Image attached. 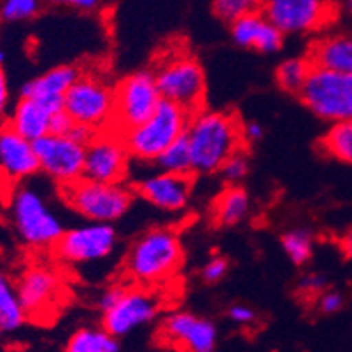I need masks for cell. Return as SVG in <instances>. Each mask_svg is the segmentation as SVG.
<instances>
[{
    "label": "cell",
    "mask_w": 352,
    "mask_h": 352,
    "mask_svg": "<svg viewBox=\"0 0 352 352\" xmlns=\"http://www.w3.org/2000/svg\"><path fill=\"white\" fill-rule=\"evenodd\" d=\"M186 139L195 174L219 172L226 160L244 151L245 146L242 124L235 114L204 107L191 114Z\"/></svg>",
    "instance_id": "6da1fadb"
},
{
    "label": "cell",
    "mask_w": 352,
    "mask_h": 352,
    "mask_svg": "<svg viewBox=\"0 0 352 352\" xmlns=\"http://www.w3.org/2000/svg\"><path fill=\"white\" fill-rule=\"evenodd\" d=\"M184 259L181 239L174 228L147 230L124 256V275L137 286H158L179 272Z\"/></svg>",
    "instance_id": "7a4b0ae2"
},
{
    "label": "cell",
    "mask_w": 352,
    "mask_h": 352,
    "mask_svg": "<svg viewBox=\"0 0 352 352\" xmlns=\"http://www.w3.org/2000/svg\"><path fill=\"white\" fill-rule=\"evenodd\" d=\"M8 217L21 244L51 249L65 228L46 198L28 184H12L8 197Z\"/></svg>",
    "instance_id": "3957f363"
},
{
    "label": "cell",
    "mask_w": 352,
    "mask_h": 352,
    "mask_svg": "<svg viewBox=\"0 0 352 352\" xmlns=\"http://www.w3.org/2000/svg\"><path fill=\"white\" fill-rule=\"evenodd\" d=\"M162 98L197 113L206 100V74L200 62L181 46L166 47L153 65Z\"/></svg>",
    "instance_id": "277c9868"
},
{
    "label": "cell",
    "mask_w": 352,
    "mask_h": 352,
    "mask_svg": "<svg viewBox=\"0 0 352 352\" xmlns=\"http://www.w3.org/2000/svg\"><path fill=\"white\" fill-rule=\"evenodd\" d=\"M190 118L186 109L162 98L151 116L128 128L121 135L132 158L155 163L166 147L186 133Z\"/></svg>",
    "instance_id": "5b68a950"
},
{
    "label": "cell",
    "mask_w": 352,
    "mask_h": 352,
    "mask_svg": "<svg viewBox=\"0 0 352 352\" xmlns=\"http://www.w3.org/2000/svg\"><path fill=\"white\" fill-rule=\"evenodd\" d=\"M60 197L74 212L97 223L121 219L133 204V193L123 182H100L86 177L62 184Z\"/></svg>",
    "instance_id": "8992f818"
},
{
    "label": "cell",
    "mask_w": 352,
    "mask_h": 352,
    "mask_svg": "<svg viewBox=\"0 0 352 352\" xmlns=\"http://www.w3.org/2000/svg\"><path fill=\"white\" fill-rule=\"evenodd\" d=\"M298 97L319 120H352V74L312 67Z\"/></svg>",
    "instance_id": "52a82bcc"
},
{
    "label": "cell",
    "mask_w": 352,
    "mask_h": 352,
    "mask_svg": "<svg viewBox=\"0 0 352 352\" xmlns=\"http://www.w3.org/2000/svg\"><path fill=\"white\" fill-rule=\"evenodd\" d=\"M63 111L74 123L100 132L113 126L114 86L98 74H81L63 98Z\"/></svg>",
    "instance_id": "ba28073f"
},
{
    "label": "cell",
    "mask_w": 352,
    "mask_h": 352,
    "mask_svg": "<svg viewBox=\"0 0 352 352\" xmlns=\"http://www.w3.org/2000/svg\"><path fill=\"white\" fill-rule=\"evenodd\" d=\"M118 233L113 223L88 221L86 225L65 230L51 248L54 258L67 265H91L113 254Z\"/></svg>",
    "instance_id": "9c48e42d"
},
{
    "label": "cell",
    "mask_w": 352,
    "mask_h": 352,
    "mask_svg": "<svg viewBox=\"0 0 352 352\" xmlns=\"http://www.w3.org/2000/svg\"><path fill=\"white\" fill-rule=\"evenodd\" d=\"M16 289L25 307L27 318L32 321H50L67 300V286L60 272L50 265L35 263L27 267Z\"/></svg>",
    "instance_id": "30bf717a"
},
{
    "label": "cell",
    "mask_w": 352,
    "mask_h": 352,
    "mask_svg": "<svg viewBox=\"0 0 352 352\" xmlns=\"http://www.w3.org/2000/svg\"><path fill=\"white\" fill-rule=\"evenodd\" d=\"M160 102L162 94L153 70L130 74L114 86V120L111 128L120 133L126 132L151 116Z\"/></svg>",
    "instance_id": "8fae6325"
},
{
    "label": "cell",
    "mask_w": 352,
    "mask_h": 352,
    "mask_svg": "<svg viewBox=\"0 0 352 352\" xmlns=\"http://www.w3.org/2000/svg\"><path fill=\"white\" fill-rule=\"evenodd\" d=\"M261 12L284 35H298L324 30L338 8L333 0H261Z\"/></svg>",
    "instance_id": "7c38bea8"
},
{
    "label": "cell",
    "mask_w": 352,
    "mask_h": 352,
    "mask_svg": "<svg viewBox=\"0 0 352 352\" xmlns=\"http://www.w3.org/2000/svg\"><path fill=\"white\" fill-rule=\"evenodd\" d=\"M130 151L123 135L114 128H105L86 144L82 177L100 182H123L130 166Z\"/></svg>",
    "instance_id": "4fadbf2b"
},
{
    "label": "cell",
    "mask_w": 352,
    "mask_h": 352,
    "mask_svg": "<svg viewBox=\"0 0 352 352\" xmlns=\"http://www.w3.org/2000/svg\"><path fill=\"white\" fill-rule=\"evenodd\" d=\"M35 153L39 160V170L47 177L62 184L78 181L85 174V144L63 133H46L34 140Z\"/></svg>",
    "instance_id": "5bb4252c"
},
{
    "label": "cell",
    "mask_w": 352,
    "mask_h": 352,
    "mask_svg": "<svg viewBox=\"0 0 352 352\" xmlns=\"http://www.w3.org/2000/svg\"><path fill=\"white\" fill-rule=\"evenodd\" d=\"M160 310V300L144 286L124 287L118 302L102 312V328L116 338L126 337L151 322Z\"/></svg>",
    "instance_id": "9a60e30c"
},
{
    "label": "cell",
    "mask_w": 352,
    "mask_h": 352,
    "mask_svg": "<svg viewBox=\"0 0 352 352\" xmlns=\"http://www.w3.org/2000/svg\"><path fill=\"white\" fill-rule=\"evenodd\" d=\"M158 340L163 347L210 352L216 349L217 329L209 319L198 318L191 312H175L162 322Z\"/></svg>",
    "instance_id": "2e32d148"
},
{
    "label": "cell",
    "mask_w": 352,
    "mask_h": 352,
    "mask_svg": "<svg viewBox=\"0 0 352 352\" xmlns=\"http://www.w3.org/2000/svg\"><path fill=\"white\" fill-rule=\"evenodd\" d=\"M39 172V160L32 140L12 130L0 126V175L9 186L23 182Z\"/></svg>",
    "instance_id": "e0dca14e"
},
{
    "label": "cell",
    "mask_w": 352,
    "mask_h": 352,
    "mask_svg": "<svg viewBox=\"0 0 352 352\" xmlns=\"http://www.w3.org/2000/svg\"><path fill=\"white\" fill-rule=\"evenodd\" d=\"M135 191L153 207L168 212L186 209L193 193V174L160 172L146 177L135 186Z\"/></svg>",
    "instance_id": "ac0fdd59"
},
{
    "label": "cell",
    "mask_w": 352,
    "mask_h": 352,
    "mask_svg": "<svg viewBox=\"0 0 352 352\" xmlns=\"http://www.w3.org/2000/svg\"><path fill=\"white\" fill-rule=\"evenodd\" d=\"M232 25V37L239 46L258 53H275L283 47L284 34L259 11L249 12Z\"/></svg>",
    "instance_id": "d6986e66"
},
{
    "label": "cell",
    "mask_w": 352,
    "mask_h": 352,
    "mask_svg": "<svg viewBox=\"0 0 352 352\" xmlns=\"http://www.w3.org/2000/svg\"><path fill=\"white\" fill-rule=\"evenodd\" d=\"M79 76H81V70L72 65L54 67L25 82L20 89V95L46 102L54 111H63L65 94Z\"/></svg>",
    "instance_id": "ffe728a7"
},
{
    "label": "cell",
    "mask_w": 352,
    "mask_h": 352,
    "mask_svg": "<svg viewBox=\"0 0 352 352\" xmlns=\"http://www.w3.org/2000/svg\"><path fill=\"white\" fill-rule=\"evenodd\" d=\"M56 113L60 111H54L46 102L32 97H20V100L12 107V113L9 114L6 124L34 142L46 133H51V121Z\"/></svg>",
    "instance_id": "44dd1931"
},
{
    "label": "cell",
    "mask_w": 352,
    "mask_h": 352,
    "mask_svg": "<svg viewBox=\"0 0 352 352\" xmlns=\"http://www.w3.org/2000/svg\"><path fill=\"white\" fill-rule=\"evenodd\" d=\"M310 65L352 74V34L338 32L314 41L307 53Z\"/></svg>",
    "instance_id": "7402d4cb"
},
{
    "label": "cell",
    "mask_w": 352,
    "mask_h": 352,
    "mask_svg": "<svg viewBox=\"0 0 352 352\" xmlns=\"http://www.w3.org/2000/svg\"><path fill=\"white\" fill-rule=\"evenodd\" d=\"M251 207L249 195L239 184H230L226 190L221 191L212 204V219L219 226L239 225L245 219Z\"/></svg>",
    "instance_id": "603a6c76"
},
{
    "label": "cell",
    "mask_w": 352,
    "mask_h": 352,
    "mask_svg": "<svg viewBox=\"0 0 352 352\" xmlns=\"http://www.w3.org/2000/svg\"><path fill=\"white\" fill-rule=\"evenodd\" d=\"M27 319L16 283L6 275H0V335L18 331Z\"/></svg>",
    "instance_id": "cb8c5ba5"
},
{
    "label": "cell",
    "mask_w": 352,
    "mask_h": 352,
    "mask_svg": "<svg viewBox=\"0 0 352 352\" xmlns=\"http://www.w3.org/2000/svg\"><path fill=\"white\" fill-rule=\"evenodd\" d=\"M319 149L329 158L352 166V120L331 123L328 132L319 140Z\"/></svg>",
    "instance_id": "d4e9b609"
},
{
    "label": "cell",
    "mask_w": 352,
    "mask_h": 352,
    "mask_svg": "<svg viewBox=\"0 0 352 352\" xmlns=\"http://www.w3.org/2000/svg\"><path fill=\"white\" fill-rule=\"evenodd\" d=\"M120 342L105 328H81L67 342L69 352H118Z\"/></svg>",
    "instance_id": "484cf974"
},
{
    "label": "cell",
    "mask_w": 352,
    "mask_h": 352,
    "mask_svg": "<svg viewBox=\"0 0 352 352\" xmlns=\"http://www.w3.org/2000/svg\"><path fill=\"white\" fill-rule=\"evenodd\" d=\"M156 165L163 172H174V174H195L193 162H191L190 144L186 133L179 137L175 142L166 147L165 151L156 158Z\"/></svg>",
    "instance_id": "4316f807"
},
{
    "label": "cell",
    "mask_w": 352,
    "mask_h": 352,
    "mask_svg": "<svg viewBox=\"0 0 352 352\" xmlns=\"http://www.w3.org/2000/svg\"><path fill=\"white\" fill-rule=\"evenodd\" d=\"M310 65L309 58H289L286 62H283L275 72V79H277V85L287 91V94L298 95L302 91L303 85H305L307 78H309Z\"/></svg>",
    "instance_id": "83f0119b"
},
{
    "label": "cell",
    "mask_w": 352,
    "mask_h": 352,
    "mask_svg": "<svg viewBox=\"0 0 352 352\" xmlns=\"http://www.w3.org/2000/svg\"><path fill=\"white\" fill-rule=\"evenodd\" d=\"M280 245L291 263L300 265V267L309 263L314 254V236L307 230L286 232L280 239Z\"/></svg>",
    "instance_id": "f1b7e54d"
},
{
    "label": "cell",
    "mask_w": 352,
    "mask_h": 352,
    "mask_svg": "<svg viewBox=\"0 0 352 352\" xmlns=\"http://www.w3.org/2000/svg\"><path fill=\"white\" fill-rule=\"evenodd\" d=\"M43 0H0V20L6 23H21L39 14Z\"/></svg>",
    "instance_id": "f546056e"
},
{
    "label": "cell",
    "mask_w": 352,
    "mask_h": 352,
    "mask_svg": "<svg viewBox=\"0 0 352 352\" xmlns=\"http://www.w3.org/2000/svg\"><path fill=\"white\" fill-rule=\"evenodd\" d=\"M214 14L226 23L261 9V0H214Z\"/></svg>",
    "instance_id": "4dcf8cb0"
},
{
    "label": "cell",
    "mask_w": 352,
    "mask_h": 352,
    "mask_svg": "<svg viewBox=\"0 0 352 352\" xmlns=\"http://www.w3.org/2000/svg\"><path fill=\"white\" fill-rule=\"evenodd\" d=\"M219 172L223 174V179H225L228 184H239L249 172V162L248 158H245L244 151L236 153L232 158L226 160L225 165L221 166Z\"/></svg>",
    "instance_id": "1f68e13d"
},
{
    "label": "cell",
    "mask_w": 352,
    "mask_h": 352,
    "mask_svg": "<svg viewBox=\"0 0 352 352\" xmlns=\"http://www.w3.org/2000/svg\"><path fill=\"white\" fill-rule=\"evenodd\" d=\"M316 300H318L319 312H322L324 316H331V314L340 312L345 305L344 293H340V291L337 289H324Z\"/></svg>",
    "instance_id": "d6a6232c"
},
{
    "label": "cell",
    "mask_w": 352,
    "mask_h": 352,
    "mask_svg": "<svg viewBox=\"0 0 352 352\" xmlns=\"http://www.w3.org/2000/svg\"><path fill=\"white\" fill-rule=\"evenodd\" d=\"M328 287V279L322 274H307L303 275L298 284V289L303 296L309 298H318L319 294Z\"/></svg>",
    "instance_id": "836d02e7"
},
{
    "label": "cell",
    "mask_w": 352,
    "mask_h": 352,
    "mask_svg": "<svg viewBox=\"0 0 352 352\" xmlns=\"http://www.w3.org/2000/svg\"><path fill=\"white\" fill-rule=\"evenodd\" d=\"M228 261L225 258H221V256H216L206 265V267L201 268V279L206 280L209 284H216L219 283L223 277L226 275L228 272Z\"/></svg>",
    "instance_id": "e575fe53"
},
{
    "label": "cell",
    "mask_w": 352,
    "mask_h": 352,
    "mask_svg": "<svg viewBox=\"0 0 352 352\" xmlns=\"http://www.w3.org/2000/svg\"><path fill=\"white\" fill-rule=\"evenodd\" d=\"M9 105H11V89L4 67L0 65V126L8 121Z\"/></svg>",
    "instance_id": "d590c367"
},
{
    "label": "cell",
    "mask_w": 352,
    "mask_h": 352,
    "mask_svg": "<svg viewBox=\"0 0 352 352\" xmlns=\"http://www.w3.org/2000/svg\"><path fill=\"white\" fill-rule=\"evenodd\" d=\"M228 318L230 321H233L235 324L248 326L252 324L256 321V312L248 305H242V303H235L228 309Z\"/></svg>",
    "instance_id": "8d00e7d4"
},
{
    "label": "cell",
    "mask_w": 352,
    "mask_h": 352,
    "mask_svg": "<svg viewBox=\"0 0 352 352\" xmlns=\"http://www.w3.org/2000/svg\"><path fill=\"white\" fill-rule=\"evenodd\" d=\"M50 2L53 6H58V8L74 9V11L81 12H94L102 4V0H50Z\"/></svg>",
    "instance_id": "74e56055"
},
{
    "label": "cell",
    "mask_w": 352,
    "mask_h": 352,
    "mask_svg": "<svg viewBox=\"0 0 352 352\" xmlns=\"http://www.w3.org/2000/svg\"><path fill=\"white\" fill-rule=\"evenodd\" d=\"M123 289H124V286L107 287V289L100 294V298H98V309H100L102 312H105L107 309H111V307L118 302V298L121 296Z\"/></svg>",
    "instance_id": "f35d334b"
},
{
    "label": "cell",
    "mask_w": 352,
    "mask_h": 352,
    "mask_svg": "<svg viewBox=\"0 0 352 352\" xmlns=\"http://www.w3.org/2000/svg\"><path fill=\"white\" fill-rule=\"evenodd\" d=\"M72 124V118L65 111H60V113L54 114L53 121H51V133H63V135H67L70 132Z\"/></svg>",
    "instance_id": "ab89813d"
},
{
    "label": "cell",
    "mask_w": 352,
    "mask_h": 352,
    "mask_svg": "<svg viewBox=\"0 0 352 352\" xmlns=\"http://www.w3.org/2000/svg\"><path fill=\"white\" fill-rule=\"evenodd\" d=\"M95 133H97V132H95L94 128L85 126V124H79V123H74L72 128H70V132L67 133V135L72 137L74 140H78V142L85 144V146H86L89 140L94 139Z\"/></svg>",
    "instance_id": "60d3db41"
},
{
    "label": "cell",
    "mask_w": 352,
    "mask_h": 352,
    "mask_svg": "<svg viewBox=\"0 0 352 352\" xmlns=\"http://www.w3.org/2000/svg\"><path fill=\"white\" fill-rule=\"evenodd\" d=\"M242 133H244L245 144L258 142L263 137V126L258 121H249V123L242 124Z\"/></svg>",
    "instance_id": "b9f144b4"
},
{
    "label": "cell",
    "mask_w": 352,
    "mask_h": 352,
    "mask_svg": "<svg viewBox=\"0 0 352 352\" xmlns=\"http://www.w3.org/2000/svg\"><path fill=\"white\" fill-rule=\"evenodd\" d=\"M344 11L352 20V0H344Z\"/></svg>",
    "instance_id": "7bdbcfd3"
},
{
    "label": "cell",
    "mask_w": 352,
    "mask_h": 352,
    "mask_svg": "<svg viewBox=\"0 0 352 352\" xmlns=\"http://www.w3.org/2000/svg\"><path fill=\"white\" fill-rule=\"evenodd\" d=\"M4 62H6V51L0 50V65H4Z\"/></svg>",
    "instance_id": "ee69618b"
}]
</instances>
